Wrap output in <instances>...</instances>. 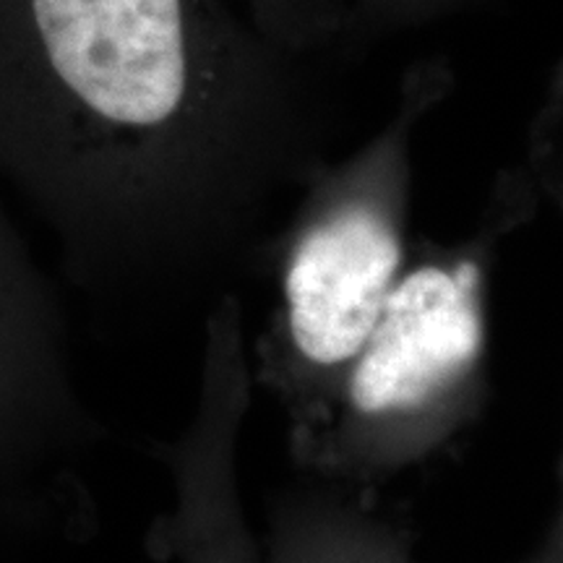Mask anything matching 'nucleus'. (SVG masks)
I'll list each match as a JSON object with an SVG mask.
<instances>
[{
	"label": "nucleus",
	"instance_id": "nucleus-1",
	"mask_svg": "<svg viewBox=\"0 0 563 563\" xmlns=\"http://www.w3.org/2000/svg\"><path fill=\"white\" fill-rule=\"evenodd\" d=\"M191 0H0V188L70 253L150 222L199 121Z\"/></svg>",
	"mask_w": 563,
	"mask_h": 563
},
{
	"label": "nucleus",
	"instance_id": "nucleus-2",
	"mask_svg": "<svg viewBox=\"0 0 563 563\" xmlns=\"http://www.w3.org/2000/svg\"><path fill=\"white\" fill-rule=\"evenodd\" d=\"M87 433L58 298L0 196V527L66 514Z\"/></svg>",
	"mask_w": 563,
	"mask_h": 563
},
{
	"label": "nucleus",
	"instance_id": "nucleus-3",
	"mask_svg": "<svg viewBox=\"0 0 563 563\" xmlns=\"http://www.w3.org/2000/svg\"><path fill=\"white\" fill-rule=\"evenodd\" d=\"M481 347L475 266H422L394 285L376 327L352 361V405L365 415L418 410L456 382Z\"/></svg>",
	"mask_w": 563,
	"mask_h": 563
},
{
	"label": "nucleus",
	"instance_id": "nucleus-4",
	"mask_svg": "<svg viewBox=\"0 0 563 563\" xmlns=\"http://www.w3.org/2000/svg\"><path fill=\"white\" fill-rule=\"evenodd\" d=\"M397 232L371 209H344L302 238L285 277L287 327L316 365L352 363L399 282Z\"/></svg>",
	"mask_w": 563,
	"mask_h": 563
}]
</instances>
